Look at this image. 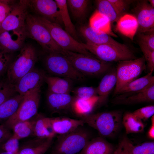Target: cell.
I'll return each instance as SVG.
<instances>
[{"label": "cell", "instance_id": "1", "mask_svg": "<svg viewBox=\"0 0 154 154\" xmlns=\"http://www.w3.org/2000/svg\"><path fill=\"white\" fill-rule=\"evenodd\" d=\"M122 117L121 112L113 111L91 113L79 118L97 130L103 137H112L120 130L122 125Z\"/></svg>", "mask_w": 154, "mask_h": 154}, {"label": "cell", "instance_id": "2", "mask_svg": "<svg viewBox=\"0 0 154 154\" xmlns=\"http://www.w3.org/2000/svg\"><path fill=\"white\" fill-rule=\"evenodd\" d=\"M64 56L78 72L83 75L98 76L105 74L112 67L110 62L102 61L94 56H89L61 49Z\"/></svg>", "mask_w": 154, "mask_h": 154}, {"label": "cell", "instance_id": "3", "mask_svg": "<svg viewBox=\"0 0 154 154\" xmlns=\"http://www.w3.org/2000/svg\"><path fill=\"white\" fill-rule=\"evenodd\" d=\"M84 126L66 134L59 135L50 154H77L90 140V135Z\"/></svg>", "mask_w": 154, "mask_h": 154}, {"label": "cell", "instance_id": "4", "mask_svg": "<svg viewBox=\"0 0 154 154\" xmlns=\"http://www.w3.org/2000/svg\"><path fill=\"white\" fill-rule=\"evenodd\" d=\"M7 70V81L15 84L22 77L34 68L38 57L35 47L32 45L24 44Z\"/></svg>", "mask_w": 154, "mask_h": 154}, {"label": "cell", "instance_id": "5", "mask_svg": "<svg viewBox=\"0 0 154 154\" xmlns=\"http://www.w3.org/2000/svg\"><path fill=\"white\" fill-rule=\"evenodd\" d=\"M25 31L26 36L37 41L48 53L58 52L62 49L37 16L28 14L25 21Z\"/></svg>", "mask_w": 154, "mask_h": 154}, {"label": "cell", "instance_id": "6", "mask_svg": "<svg viewBox=\"0 0 154 154\" xmlns=\"http://www.w3.org/2000/svg\"><path fill=\"white\" fill-rule=\"evenodd\" d=\"M37 17L48 30L54 40L62 49L88 55L94 56L84 48L82 42L75 40L64 30L60 25L41 17Z\"/></svg>", "mask_w": 154, "mask_h": 154}, {"label": "cell", "instance_id": "7", "mask_svg": "<svg viewBox=\"0 0 154 154\" xmlns=\"http://www.w3.org/2000/svg\"><path fill=\"white\" fill-rule=\"evenodd\" d=\"M84 48L97 58L110 62L135 59L137 58L126 45L122 46L108 44H95L82 42Z\"/></svg>", "mask_w": 154, "mask_h": 154}, {"label": "cell", "instance_id": "8", "mask_svg": "<svg viewBox=\"0 0 154 154\" xmlns=\"http://www.w3.org/2000/svg\"><path fill=\"white\" fill-rule=\"evenodd\" d=\"M146 67L145 61L143 56L118 62L116 68L117 82L114 96H116L125 85L137 78Z\"/></svg>", "mask_w": 154, "mask_h": 154}, {"label": "cell", "instance_id": "9", "mask_svg": "<svg viewBox=\"0 0 154 154\" xmlns=\"http://www.w3.org/2000/svg\"><path fill=\"white\" fill-rule=\"evenodd\" d=\"M45 60V66L49 73L54 76L80 81L84 75L77 71L69 61L59 52L48 53Z\"/></svg>", "mask_w": 154, "mask_h": 154}, {"label": "cell", "instance_id": "10", "mask_svg": "<svg viewBox=\"0 0 154 154\" xmlns=\"http://www.w3.org/2000/svg\"><path fill=\"white\" fill-rule=\"evenodd\" d=\"M40 98V90L26 94L17 111L5 121L4 125L9 129H12L16 123L33 118L37 114Z\"/></svg>", "mask_w": 154, "mask_h": 154}, {"label": "cell", "instance_id": "11", "mask_svg": "<svg viewBox=\"0 0 154 154\" xmlns=\"http://www.w3.org/2000/svg\"><path fill=\"white\" fill-rule=\"evenodd\" d=\"M29 8L28 0H20L15 3L1 23L3 32L13 31L17 33H25V21Z\"/></svg>", "mask_w": 154, "mask_h": 154}, {"label": "cell", "instance_id": "12", "mask_svg": "<svg viewBox=\"0 0 154 154\" xmlns=\"http://www.w3.org/2000/svg\"><path fill=\"white\" fill-rule=\"evenodd\" d=\"M46 75L44 71L34 68L14 85L16 92L24 96L28 93L40 90Z\"/></svg>", "mask_w": 154, "mask_h": 154}, {"label": "cell", "instance_id": "13", "mask_svg": "<svg viewBox=\"0 0 154 154\" xmlns=\"http://www.w3.org/2000/svg\"><path fill=\"white\" fill-rule=\"evenodd\" d=\"M29 7L41 17L60 25L63 24L60 12L55 0H28Z\"/></svg>", "mask_w": 154, "mask_h": 154}, {"label": "cell", "instance_id": "14", "mask_svg": "<svg viewBox=\"0 0 154 154\" xmlns=\"http://www.w3.org/2000/svg\"><path fill=\"white\" fill-rule=\"evenodd\" d=\"M135 13L139 33L154 31V8L148 1L139 2L135 8Z\"/></svg>", "mask_w": 154, "mask_h": 154}, {"label": "cell", "instance_id": "15", "mask_svg": "<svg viewBox=\"0 0 154 154\" xmlns=\"http://www.w3.org/2000/svg\"><path fill=\"white\" fill-rule=\"evenodd\" d=\"M116 96L112 102L115 104L128 105L153 102L154 101V84L139 92Z\"/></svg>", "mask_w": 154, "mask_h": 154}, {"label": "cell", "instance_id": "16", "mask_svg": "<svg viewBox=\"0 0 154 154\" xmlns=\"http://www.w3.org/2000/svg\"><path fill=\"white\" fill-rule=\"evenodd\" d=\"M74 98V96L70 94H56L48 92L46 102L52 113H66L72 111Z\"/></svg>", "mask_w": 154, "mask_h": 154}, {"label": "cell", "instance_id": "17", "mask_svg": "<svg viewBox=\"0 0 154 154\" xmlns=\"http://www.w3.org/2000/svg\"><path fill=\"white\" fill-rule=\"evenodd\" d=\"M80 31L86 40V42L89 43L98 45L108 44L120 46L126 45L115 40L107 34L89 26L81 27Z\"/></svg>", "mask_w": 154, "mask_h": 154}, {"label": "cell", "instance_id": "18", "mask_svg": "<svg viewBox=\"0 0 154 154\" xmlns=\"http://www.w3.org/2000/svg\"><path fill=\"white\" fill-rule=\"evenodd\" d=\"M53 143V138L35 137L22 143L16 154H45Z\"/></svg>", "mask_w": 154, "mask_h": 154}, {"label": "cell", "instance_id": "19", "mask_svg": "<svg viewBox=\"0 0 154 154\" xmlns=\"http://www.w3.org/2000/svg\"><path fill=\"white\" fill-rule=\"evenodd\" d=\"M50 122L55 133L59 135L70 133L79 127L84 126L85 123L81 119L64 117H50Z\"/></svg>", "mask_w": 154, "mask_h": 154}, {"label": "cell", "instance_id": "20", "mask_svg": "<svg viewBox=\"0 0 154 154\" xmlns=\"http://www.w3.org/2000/svg\"><path fill=\"white\" fill-rule=\"evenodd\" d=\"M97 87L99 97L98 104L104 102L112 91L115 88L117 82L116 68H111L105 74Z\"/></svg>", "mask_w": 154, "mask_h": 154}, {"label": "cell", "instance_id": "21", "mask_svg": "<svg viewBox=\"0 0 154 154\" xmlns=\"http://www.w3.org/2000/svg\"><path fill=\"white\" fill-rule=\"evenodd\" d=\"M114 146L101 137L90 140L80 154H113Z\"/></svg>", "mask_w": 154, "mask_h": 154}, {"label": "cell", "instance_id": "22", "mask_svg": "<svg viewBox=\"0 0 154 154\" xmlns=\"http://www.w3.org/2000/svg\"><path fill=\"white\" fill-rule=\"evenodd\" d=\"M26 37V33H19L17 38L14 39L8 31H3L0 33V48L8 53L20 51L24 45Z\"/></svg>", "mask_w": 154, "mask_h": 154}, {"label": "cell", "instance_id": "23", "mask_svg": "<svg viewBox=\"0 0 154 154\" xmlns=\"http://www.w3.org/2000/svg\"><path fill=\"white\" fill-rule=\"evenodd\" d=\"M44 81L48 85V92H49L70 94L72 90L73 81L69 79L46 75Z\"/></svg>", "mask_w": 154, "mask_h": 154}, {"label": "cell", "instance_id": "24", "mask_svg": "<svg viewBox=\"0 0 154 154\" xmlns=\"http://www.w3.org/2000/svg\"><path fill=\"white\" fill-rule=\"evenodd\" d=\"M153 72H149L145 76L137 78L128 83L119 91L116 96L137 92L148 88L154 84Z\"/></svg>", "mask_w": 154, "mask_h": 154}, {"label": "cell", "instance_id": "25", "mask_svg": "<svg viewBox=\"0 0 154 154\" xmlns=\"http://www.w3.org/2000/svg\"><path fill=\"white\" fill-rule=\"evenodd\" d=\"M138 24L134 16L125 14L122 16L117 22L116 29L121 34L132 40L138 29Z\"/></svg>", "mask_w": 154, "mask_h": 154}, {"label": "cell", "instance_id": "26", "mask_svg": "<svg viewBox=\"0 0 154 154\" xmlns=\"http://www.w3.org/2000/svg\"><path fill=\"white\" fill-rule=\"evenodd\" d=\"M35 117L33 135L41 138H53L56 134L52 127L50 118L41 114H37Z\"/></svg>", "mask_w": 154, "mask_h": 154}, {"label": "cell", "instance_id": "27", "mask_svg": "<svg viewBox=\"0 0 154 154\" xmlns=\"http://www.w3.org/2000/svg\"><path fill=\"white\" fill-rule=\"evenodd\" d=\"M119 144L126 154H154V142H146L134 145L126 136Z\"/></svg>", "mask_w": 154, "mask_h": 154}, {"label": "cell", "instance_id": "28", "mask_svg": "<svg viewBox=\"0 0 154 154\" xmlns=\"http://www.w3.org/2000/svg\"><path fill=\"white\" fill-rule=\"evenodd\" d=\"M98 96L85 100L74 96L72 111L79 118L92 113L95 105L98 104Z\"/></svg>", "mask_w": 154, "mask_h": 154}, {"label": "cell", "instance_id": "29", "mask_svg": "<svg viewBox=\"0 0 154 154\" xmlns=\"http://www.w3.org/2000/svg\"><path fill=\"white\" fill-rule=\"evenodd\" d=\"M24 97L16 94L0 105V122L5 121L16 112Z\"/></svg>", "mask_w": 154, "mask_h": 154}, {"label": "cell", "instance_id": "30", "mask_svg": "<svg viewBox=\"0 0 154 154\" xmlns=\"http://www.w3.org/2000/svg\"><path fill=\"white\" fill-rule=\"evenodd\" d=\"M122 123L126 134L141 133L144 130L145 126L142 121L132 112H127L124 114Z\"/></svg>", "mask_w": 154, "mask_h": 154}, {"label": "cell", "instance_id": "31", "mask_svg": "<svg viewBox=\"0 0 154 154\" xmlns=\"http://www.w3.org/2000/svg\"><path fill=\"white\" fill-rule=\"evenodd\" d=\"M89 26L94 29L104 32L110 36L117 37L112 31L111 22L106 16L96 11L89 20Z\"/></svg>", "mask_w": 154, "mask_h": 154}, {"label": "cell", "instance_id": "32", "mask_svg": "<svg viewBox=\"0 0 154 154\" xmlns=\"http://www.w3.org/2000/svg\"><path fill=\"white\" fill-rule=\"evenodd\" d=\"M58 7L65 31L76 40L78 38L74 26L72 22L68 10L67 0H55Z\"/></svg>", "mask_w": 154, "mask_h": 154}, {"label": "cell", "instance_id": "33", "mask_svg": "<svg viewBox=\"0 0 154 154\" xmlns=\"http://www.w3.org/2000/svg\"><path fill=\"white\" fill-rule=\"evenodd\" d=\"M35 118L15 124L12 129L13 131V135L19 140L33 135L35 117Z\"/></svg>", "mask_w": 154, "mask_h": 154}, {"label": "cell", "instance_id": "34", "mask_svg": "<svg viewBox=\"0 0 154 154\" xmlns=\"http://www.w3.org/2000/svg\"><path fill=\"white\" fill-rule=\"evenodd\" d=\"M96 2L97 11L106 17L111 22H117L121 17L108 0H97Z\"/></svg>", "mask_w": 154, "mask_h": 154}, {"label": "cell", "instance_id": "35", "mask_svg": "<svg viewBox=\"0 0 154 154\" xmlns=\"http://www.w3.org/2000/svg\"><path fill=\"white\" fill-rule=\"evenodd\" d=\"M89 2L87 0H68L67 4L73 16L80 19L85 15Z\"/></svg>", "mask_w": 154, "mask_h": 154}, {"label": "cell", "instance_id": "36", "mask_svg": "<svg viewBox=\"0 0 154 154\" xmlns=\"http://www.w3.org/2000/svg\"><path fill=\"white\" fill-rule=\"evenodd\" d=\"M71 92L74 96L81 99L88 100L98 96L97 87L81 86L72 89Z\"/></svg>", "mask_w": 154, "mask_h": 154}, {"label": "cell", "instance_id": "37", "mask_svg": "<svg viewBox=\"0 0 154 154\" xmlns=\"http://www.w3.org/2000/svg\"><path fill=\"white\" fill-rule=\"evenodd\" d=\"M14 85L6 80L0 86V105L6 100L16 94Z\"/></svg>", "mask_w": 154, "mask_h": 154}, {"label": "cell", "instance_id": "38", "mask_svg": "<svg viewBox=\"0 0 154 154\" xmlns=\"http://www.w3.org/2000/svg\"><path fill=\"white\" fill-rule=\"evenodd\" d=\"M143 56L147 63V67L149 72H153L154 70V50H152L145 46L139 43Z\"/></svg>", "mask_w": 154, "mask_h": 154}, {"label": "cell", "instance_id": "39", "mask_svg": "<svg viewBox=\"0 0 154 154\" xmlns=\"http://www.w3.org/2000/svg\"><path fill=\"white\" fill-rule=\"evenodd\" d=\"M12 61V53H6L0 48V76L7 72Z\"/></svg>", "mask_w": 154, "mask_h": 154}, {"label": "cell", "instance_id": "40", "mask_svg": "<svg viewBox=\"0 0 154 154\" xmlns=\"http://www.w3.org/2000/svg\"><path fill=\"white\" fill-rule=\"evenodd\" d=\"M132 113L142 121H146L154 114V106L150 105L138 109Z\"/></svg>", "mask_w": 154, "mask_h": 154}, {"label": "cell", "instance_id": "41", "mask_svg": "<svg viewBox=\"0 0 154 154\" xmlns=\"http://www.w3.org/2000/svg\"><path fill=\"white\" fill-rule=\"evenodd\" d=\"M19 140L13 136H12L3 143L1 148L5 151L16 154L20 147Z\"/></svg>", "mask_w": 154, "mask_h": 154}, {"label": "cell", "instance_id": "42", "mask_svg": "<svg viewBox=\"0 0 154 154\" xmlns=\"http://www.w3.org/2000/svg\"><path fill=\"white\" fill-rule=\"evenodd\" d=\"M139 33V43L154 50V31Z\"/></svg>", "mask_w": 154, "mask_h": 154}, {"label": "cell", "instance_id": "43", "mask_svg": "<svg viewBox=\"0 0 154 154\" xmlns=\"http://www.w3.org/2000/svg\"><path fill=\"white\" fill-rule=\"evenodd\" d=\"M13 1H1L0 3V22L4 21L9 14L15 3Z\"/></svg>", "mask_w": 154, "mask_h": 154}, {"label": "cell", "instance_id": "44", "mask_svg": "<svg viewBox=\"0 0 154 154\" xmlns=\"http://www.w3.org/2000/svg\"><path fill=\"white\" fill-rule=\"evenodd\" d=\"M108 0L113 6L118 15L121 17V15L127 6V1L122 0Z\"/></svg>", "mask_w": 154, "mask_h": 154}, {"label": "cell", "instance_id": "45", "mask_svg": "<svg viewBox=\"0 0 154 154\" xmlns=\"http://www.w3.org/2000/svg\"><path fill=\"white\" fill-rule=\"evenodd\" d=\"M12 135L9 129L4 125L0 124V143H4Z\"/></svg>", "mask_w": 154, "mask_h": 154}, {"label": "cell", "instance_id": "46", "mask_svg": "<svg viewBox=\"0 0 154 154\" xmlns=\"http://www.w3.org/2000/svg\"><path fill=\"white\" fill-rule=\"evenodd\" d=\"M148 137L151 139H154V123H151L147 133Z\"/></svg>", "mask_w": 154, "mask_h": 154}, {"label": "cell", "instance_id": "47", "mask_svg": "<svg viewBox=\"0 0 154 154\" xmlns=\"http://www.w3.org/2000/svg\"><path fill=\"white\" fill-rule=\"evenodd\" d=\"M113 154H126L123 151L121 145L119 144L116 149H115Z\"/></svg>", "mask_w": 154, "mask_h": 154}, {"label": "cell", "instance_id": "48", "mask_svg": "<svg viewBox=\"0 0 154 154\" xmlns=\"http://www.w3.org/2000/svg\"><path fill=\"white\" fill-rule=\"evenodd\" d=\"M149 3L151 6L153 7H154V0H149L148 1Z\"/></svg>", "mask_w": 154, "mask_h": 154}, {"label": "cell", "instance_id": "49", "mask_svg": "<svg viewBox=\"0 0 154 154\" xmlns=\"http://www.w3.org/2000/svg\"><path fill=\"white\" fill-rule=\"evenodd\" d=\"M0 154H12L11 153L5 151L3 152L0 153Z\"/></svg>", "mask_w": 154, "mask_h": 154}, {"label": "cell", "instance_id": "50", "mask_svg": "<svg viewBox=\"0 0 154 154\" xmlns=\"http://www.w3.org/2000/svg\"><path fill=\"white\" fill-rule=\"evenodd\" d=\"M1 76H0V86L2 84L4 80L1 79Z\"/></svg>", "mask_w": 154, "mask_h": 154}, {"label": "cell", "instance_id": "51", "mask_svg": "<svg viewBox=\"0 0 154 154\" xmlns=\"http://www.w3.org/2000/svg\"><path fill=\"white\" fill-rule=\"evenodd\" d=\"M3 32L2 27H1V23L0 22V33Z\"/></svg>", "mask_w": 154, "mask_h": 154}, {"label": "cell", "instance_id": "52", "mask_svg": "<svg viewBox=\"0 0 154 154\" xmlns=\"http://www.w3.org/2000/svg\"><path fill=\"white\" fill-rule=\"evenodd\" d=\"M2 144H3L0 143V148L1 147V146H2Z\"/></svg>", "mask_w": 154, "mask_h": 154}, {"label": "cell", "instance_id": "53", "mask_svg": "<svg viewBox=\"0 0 154 154\" xmlns=\"http://www.w3.org/2000/svg\"><path fill=\"white\" fill-rule=\"evenodd\" d=\"M0 3H1V1H0Z\"/></svg>", "mask_w": 154, "mask_h": 154}]
</instances>
